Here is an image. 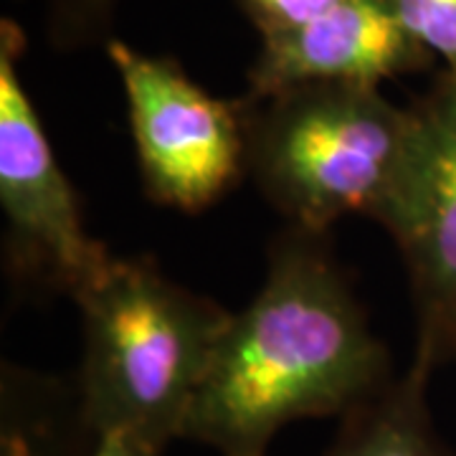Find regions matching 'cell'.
<instances>
[{
  "label": "cell",
  "instance_id": "1",
  "mask_svg": "<svg viewBox=\"0 0 456 456\" xmlns=\"http://www.w3.org/2000/svg\"><path fill=\"white\" fill-rule=\"evenodd\" d=\"M391 380L388 350L325 233L289 226L256 297L231 314L183 439L221 456H266L287 424L347 416Z\"/></svg>",
  "mask_w": 456,
  "mask_h": 456
},
{
  "label": "cell",
  "instance_id": "2",
  "mask_svg": "<svg viewBox=\"0 0 456 456\" xmlns=\"http://www.w3.org/2000/svg\"><path fill=\"white\" fill-rule=\"evenodd\" d=\"M82 310L77 388L94 434L127 431L155 454L183 439L231 312L152 259L110 261L71 297Z\"/></svg>",
  "mask_w": 456,
  "mask_h": 456
},
{
  "label": "cell",
  "instance_id": "3",
  "mask_svg": "<svg viewBox=\"0 0 456 456\" xmlns=\"http://www.w3.org/2000/svg\"><path fill=\"white\" fill-rule=\"evenodd\" d=\"M241 107L246 175L289 226L327 233L347 213L373 218L391 193L411 114L380 86L299 84Z\"/></svg>",
  "mask_w": 456,
  "mask_h": 456
},
{
  "label": "cell",
  "instance_id": "4",
  "mask_svg": "<svg viewBox=\"0 0 456 456\" xmlns=\"http://www.w3.org/2000/svg\"><path fill=\"white\" fill-rule=\"evenodd\" d=\"M23 31L0 23V208L5 266L16 284L74 297L110 261L84 231L79 198L18 74Z\"/></svg>",
  "mask_w": 456,
  "mask_h": 456
},
{
  "label": "cell",
  "instance_id": "5",
  "mask_svg": "<svg viewBox=\"0 0 456 456\" xmlns=\"http://www.w3.org/2000/svg\"><path fill=\"white\" fill-rule=\"evenodd\" d=\"M125 89L145 193L155 203L198 213L246 175L241 99H218L170 56L107 41Z\"/></svg>",
  "mask_w": 456,
  "mask_h": 456
},
{
  "label": "cell",
  "instance_id": "6",
  "mask_svg": "<svg viewBox=\"0 0 456 456\" xmlns=\"http://www.w3.org/2000/svg\"><path fill=\"white\" fill-rule=\"evenodd\" d=\"M408 114L406 155L373 218L406 264L416 355L436 368L456 360V74L444 71Z\"/></svg>",
  "mask_w": 456,
  "mask_h": 456
},
{
  "label": "cell",
  "instance_id": "7",
  "mask_svg": "<svg viewBox=\"0 0 456 456\" xmlns=\"http://www.w3.org/2000/svg\"><path fill=\"white\" fill-rule=\"evenodd\" d=\"M431 53L375 0H345L305 26L261 36L248 71L251 97L299 84H365L419 71Z\"/></svg>",
  "mask_w": 456,
  "mask_h": 456
},
{
  "label": "cell",
  "instance_id": "8",
  "mask_svg": "<svg viewBox=\"0 0 456 456\" xmlns=\"http://www.w3.org/2000/svg\"><path fill=\"white\" fill-rule=\"evenodd\" d=\"M94 439L77 380L3 362L0 456H89Z\"/></svg>",
  "mask_w": 456,
  "mask_h": 456
},
{
  "label": "cell",
  "instance_id": "9",
  "mask_svg": "<svg viewBox=\"0 0 456 456\" xmlns=\"http://www.w3.org/2000/svg\"><path fill=\"white\" fill-rule=\"evenodd\" d=\"M431 373L434 365L413 355L406 373L342 416L325 456H452L426 401Z\"/></svg>",
  "mask_w": 456,
  "mask_h": 456
},
{
  "label": "cell",
  "instance_id": "10",
  "mask_svg": "<svg viewBox=\"0 0 456 456\" xmlns=\"http://www.w3.org/2000/svg\"><path fill=\"white\" fill-rule=\"evenodd\" d=\"M431 56L444 59V71L456 74V0H375Z\"/></svg>",
  "mask_w": 456,
  "mask_h": 456
},
{
  "label": "cell",
  "instance_id": "11",
  "mask_svg": "<svg viewBox=\"0 0 456 456\" xmlns=\"http://www.w3.org/2000/svg\"><path fill=\"white\" fill-rule=\"evenodd\" d=\"M117 0H49V31L64 46L97 41L107 33Z\"/></svg>",
  "mask_w": 456,
  "mask_h": 456
},
{
  "label": "cell",
  "instance_id": "12",
  "mask_svg": "<svg viewBox=\"0 0 456 456\" xmlns=\"http://www.w3.org/2000/svg\"><path fill=\"white\" fill-rule=\"evenodd\" d=\"M261 36L289 31L320 18L345 0H239Z\"/></svg>",
  "mask_w": 456,
  "mask_h": 456
},
{
  "label": "cell",
  "instance_id": "13",
  "mask_svg": "<svg viewBox=\"0 0 456 456\" xmlns=\"http://www.w3.org/2000/svg\"><path fill=\"white\" fill-rule=\"evenodd\" d=\"M89 456H160L147 449L142 441H137L127 431H104L97 434Z\"/></svg>",
  "mask_w": 456,
  "mask_h": 456
}]
</instances>
